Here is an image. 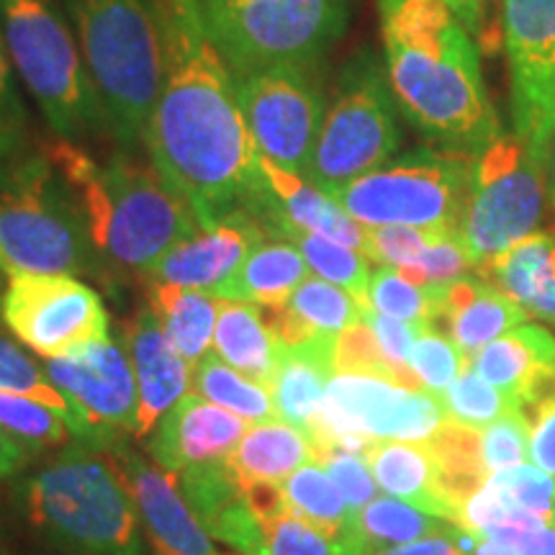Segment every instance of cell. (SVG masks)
<instances>
[{
    "mask_svg": "<svg viewBox=\"0 0 555 555\" xmlns=\"http://www.w3.org/2000/svg\"><path fill=\"white\" fill-rule=\"evenodd\" d=\"M165 29V80L144 147L201 229L249 211L266 193L260 150L240 108L237 86L193 0H159Z\"/></svg>",
    "mask_w": 555,
    "mask_h": 555,
    "instance_id": "obj_1",
    "label": "cell"
},
{
    "mask_svg": "<svg viewBox=\"0 0 555 555\" xmlns=\"http://www.w3.org/2000/svg\"><path fill=\"white\" fill-rule=\"evenodd\" d=\"M386 73L399 114L437 150L478 157L502 134L478 41L446 0H378Z\"/></svg>",
    "mask_w": 555,
    "mask_h": 555,
    "instance_id": "obj_2",
    "label": "cell"
},
{
    "mask_svg": "<svg viewBox=\"0 0 555 555\" xmlns=\"http://www.w3.org/2000/svg\"><path fill=\"white\" fill-rule=\"evenodd\" d=\"M52 159L78 191L95 253L111 266L150 273L172 247L201 229L191 206L165 183L155 165H142L121 152L99 168L73 142L57 144Z\"/></svg>",
    "mask_w": 555,
    "mask_h": 555,
    "instance_id": "obj_3",
    "label": "cell"
},
{
    "mask_svg": "<svg viewBox=\"0 0 555 555\" xmlns=\"http://www.w3.org/2000/svg\"><path fill=\"white\" fill-rule=\"evenodd\" d=\"M106 129L124 150L144 144L165 80L159 0H62Z\"/></svg>",
    "mask_w": 555,
    "mask_h": 555,
    "instance_id": "obj_4",
    "label": "cell"
},
{
    "mask_svg": "<svg viewBox=\"0 0 555 555\" xmlns=\"http://www.w3.org/2000/svg\"><path fill=\"white\" fill-rule=\"evenodd\" d=\"M21 515L41 540L69 555H142L137 504L119 468L80 446L18 486Z\"/></svg>",
    "mask_w": 555,
    "mask_h": 555,
    "instance_id": "obj_5",
    "label": "cell"
},
{
    "mask_svg": "<svg viewBox=\"0 0 555 555\" xmlns=\"http://www.w3.org/2000/svg\"><path fill=\"white\" fill-rule=\"evenodd\" d=\"M93 266L99 253L80 196L54 159H0V270L75 275L95 273Z\"/></svg>",
    "mask_w": 555,
    "mask_h": 555,
    "instance_id": "obj_6",
    "label": "cell"
},
{
    "mask_svg": "<svg viewBox=\"0 0 555 555\" xmlns=\"http://www.w3.org/2000/svg\"><path fill=\"white\" fill-rule=\"evenodd\" d=\"M0 34L13 69L65 142L106 127L57 0H0Z\"/></svg>",
    "mask_w": 555,
    "mask_h": 555,
    "instance_id": "obj_7",
    "label": "cell"
},
{
    "mask_svg": "<svg viewBox=\"0 0 555 555\" xmlns=\"http://www.w3.org/2000/svg\"><path fill=\"white\" fill-rule=\"evenodd\" d=\"M206 37L232 75L319 65L343 37L350 0H193Z\"/></svg>",
    "mask_w": 555,
    "mask_h": 555,
    "instance_id": "obj_8",
    "label": "cell"
},
{
    "mask_svg": "<svg viewBox=\"0 0 555 555\" xmlns=\"http://www.w3.org/2000/svg\"><path fill=\"white\" fill-rule=\"evenodd\" d=\"M399 106L376 52L352 54L339 69L304 178L335 193L397 157Z\"/></svg>",
    "mask_w": 555,
    "mask_h": 555,
    "instance_id": "obj_9",
    "label": "cell"
},
{
    "mask_svg": "<svg viewBox=\"0 0 555 555\" xmlns=\"http://www.w3.org/2000/svg\"><path fill=\"white\" fill-rule=\"evenodd\" d=\"M476 157L420 147L388 159L330 196L363 227L457 229L466 211Z\"/></svg>",
    "mask_w": 555,
    "mask_h": 555,
    "instance_id": "obj_10",
    "label": "cell"
},
{
    "mask_svg": "<svg viewBox=\"0 0 555 555\" xmlns=\"http://www.w3.org/2000/svg\"><path fill=\"white\" fill-rule=\"evenodd\" d=\"M547 206L545 155L519 134L502 131L476 157L474 183L457 234L476 266H483L540 232Z\"/></svg>",
    "mask_w": 555,
    "mask_h": 555,
    "instance_id": "obj_11",
    "label": "cell"
},
{
    "mask_svg": "<svg viewBox=\"0 0 555 555\" xmlns=\"http://www.w3.org/2000/svg\"><path fill=\"white\" fill-rule=\"evenodd\" d=\"M448 422L446 406L427 388H406L378 376L337 373L324 391L309 435L314 448L363 455L373 442H427Z\"/></svg>",
    "mask_w": 555,
    "mask_h": 555,
    "instance_id": "obj_12",
    "label": "cell"
},
{
    "mask_svg": "<svg viewBox=\"0 0 555 555\" xmlns=\"http://www.w3.org/2000/svg\"><path fill=\"white\" fill-rule=\"evenodd\" d=\"M240 108L260 155L304 178L327 95L319 65H273L234 75Z\"/></svg>",
    "mask_w": 555,
    "mask_h": 555,
    "instance_id": "obj_13",
    "label": "cell"
},
{
    "mask_svg": "<svg viewBox=\"0 0 555 555\" xmlns=\"http://www.w3.org/2000/svg\"><path fill=\"white\" fill-rule=\"evenodd\" d=\"M0 317L21 343L44 358L108 339V311L101 296L75 275L11 273Z\"/></svg>",
    "mask_w": 555,
    "mask_h": 555,
    "instance_id": "obj_14",
    "label": "cell"
},
{
    "mask_svg": "<svg viewBox=\"0 0 555 555\" xmlns=\"http://www.w3.org/2000/svg\"><path fill=\"white\" fill-rule=\"evenodd\" d=\"M47 376L73 406L80 446L111 450L119 433L134 435L139 388L127 350L114 339H95L60 358H47Z\"/></svg>",
    "mask_w": 555,
    "mask_h": 555,
    "instance_id": "obj_15",
    "label": "cell"
},
{
    "mask_svg": "<svg viewBox=\"0 0 555 555\" xmlns=\"http://www.w3.org/2000/svg\"><path fill=\"white\" fill-rule=\"evenodd\" d=\"M512 127L543 152L555 131V0H504Z\"/></svg>",
    "mask_w": 555,
    "mask_h": 555,
    "instance_id": "obj_16",
    "label": "cell"
},
{
    "mask_svg": "<svg viewBox=\"0 0 555 555\" xmlns=\"http://www.w3.org/2000/svg\"><path fill=\"white\" fill-rule=\"evenodd\" d=\"M270 234L247 211H237L211 229H198L150 270V281L168 286L204 291L217 296L221 286L237 273L249 249Z\"/></svg>",
    "mask_w": 555,
    "mask_h": 555,
    "instance_id": "obj_17",
    "label": "cell"
},
{
    "mask_svg": "<svg viewBox=\"0 0 555 555\" xmlns=\"http://www.w3.org/2000/svg\"><path fill=\"white\" fill-rule=\"evenodd\" d=\"M111 453L121 457L119 474L134 499L139 519L147 527L157 555H229L211 543L206 527L198 522L178 491L176 476L152 468L147 461L119 446L111 448Z\"/></svg>",
    "mask_w": 555,
    "mask_h": 555,
    "instance_id": "obj_18",
    "label": "cell"
},
{
    "mask_svg": "<svg viewBox=\"0 0 555 555\" xmlns=\"http://www.w3.org/2000/svg\"><path fill=\"white\" fill-rule=\"evenodd\" d=\"M260 165L268 180V191L249 211V217L258 219L270 237H281L283 227H298L365 253L367 227L352 219L335 196L317 189L296 172L278 168L268 157H260Z\"/></svg>",
    "mask_w": 555,
    "mask_h": 555,
    "instance_id": "obj_19",
    "label": "cell"
},
{
    "mask_svg": "<svg viewBox=\"0 0 555 555\" xmlns=\"http://www.w3.org/2000/svg\"><path fill=\"white\" fill-rule=\"evenodd\" d=\"M245 433L247 422L242 416L196 393L180 399L159 420L150 440V453L159 468L178 476L180 470L201 463L227 461Z\"/></svg>",
    "mask_w": 555,
    "mask_h": 555,
    "instance_id": "obj_20",
    "label": "cell"
},
{
    "mask_svg": "<svg viewBox=\"0 0 555 555\" xmlns=\"http://www.w3.org/2000/svg\"><path fill=\"white\" fill-rule=\"evenodd\" d=\"M470 371L538 412L555 393V335L525 322L470 356Z\"/></svg>",
    "mask_w": 555,
    "mask_h": 555,
    "instance_id": "obj_21",
    "label": "cell"
},
{
    "mask_svg": "<svg viewBox=\"0 0 555 555\" xmlns=\"http://www.w3.org/2000/svg\"><path fill=\"white\" fill-rule=\"evenodd\" d=\"M129 356L134 365L139 388V412L134 437L144 440L155 433L165 414L185 399L191 386V371L185 358L172 347L163 324L152 309L139 311L137 322L129 330Z\"/></svg>",
    "mask_w": 555,
    "mask_h": 555,
    "instance_id": "obj_22",
    "label": "cell"
},
{
    "mask_svg": "<svg viewBox=\"0 0 555 555\" xmlns=\"http://www.w3.org/2000/svg\"><path fill=\"white\" fill-rule=\"evenodd\" d=\"M335 345L337 335H317L301 345H278L275 373L268 391L283 422L309 433L324 391L337 376Z\"/></svg>",
    "mask_w": 555,
    "mask_h": 555,
    "instance_id": "obj_23",
    "label": "cell"
},
{
    "mask_svg": "<svg viewBox=\"0 0 555 555\" xmlns=\"http://www.w3.org/2000/svg\"><path fill=\"white\" fill-rule=\"evenodd\" d=\"M442 319L463 356H476L489 343L525 324L527 311L494 283L470 273L446 286Z\"/></svg>",
    "mask_w": 555,
    "mask_h": 555,
    "instance_id": "obj_24",
    "label": "cell"
},
{
    "mask_svg": "<svg viewBox=\"0 0 555 555\" xmlns=\"http://www.w3.org/2000/svg\"><path fill=\"white\" fill-rule=\"evenodd\" d=\"M478 275L502 288L512 301L555 327V232H535L478 266Z\"/></svg>",
    "mask_w": 555,
    "mask_h": 555,
    "instance_id": "obj_25",
    "label": "cell"
},
{
    "mask_svg": "<svg viewBox=\"0 0 555 555\" xmlns=\"http://www.w3.org/2000/svg\"><path fill=\"white\" fill-rule=\"evenodd\" d=\"M363 457L384 494L455 525V512L442 494L435 455L427 442H373Z\"/></svg>",
    "mask_w": 555,
    "mask_h": 555,
    "instance_id": "obj_26",
    "label": "cell"
},
{
    "mask_svg": "<svg viewBox=\"0 0 555 555\" xmlns=\"http://www.w3.org/2000/svg\"><path fill=\"white\" fill-rule=\"evenodd\" d=\"M309 266L294 242L283 237H266L249 249L237 273L221 286L214 298L245 301L255 307H286L294 291L309 278Z\"/></svg>",
    "mask_w": 555,
    "mask_h": 555,
    "instance_id": "obj_27",
    "label": "cell"
},
{
    "mask_svg": "<svg viewBox=\"0 0 555 555\" xmlns=\"http://www.w3.org/2000/svg\"><path fill=\"white\" fill-rule=\"evenodd\" d=\"M317 461L314 440L307 429L281 420L258 422L245 433L227 457L240 483L270 481L281 483L307 463Z\"/></svg>",
    "mask_w": 555,
    "mask_h": 555,
    "instance_id": "obj_28",
    "label": "cell"
},
{
    "mask_svg": "<svg viewBox=\"0 0 555 555\" xmlns=\"http://www.w3.org/2000/svg\"><path fill=\"white\" fill-rule=\"evenodd\" d=\"M214 347H217V356L242 376L255 380L262 388L270 386L275 373L278 343L270 335L260 307L219 298Z\"/></svg>",
    "mask_w": 555,
    "mask_h": 555,
    "instance_id": "obj_29",
    "label": "cell"
},
{
    "mask_svg": "<svg viewBox=\"0 0 555 555\" xmlns=\"http://www.w3.org/2000/svg\"><path fill=\"white\" fill-rule=\"evenodd\" d=\"M150 309L163 324L172 347L185 358V363L196 367L208 356L214 330H217L219 298L204 291L178 288L168 283H150Z\"/></svg>",
    "mask_w": 555,
    "mask_h": 555,
    "instance_id": "obj_30",
    "label": "cell"
},
{
    "mask_svg": "<svg viewBox=\"0 0 555 555\" xmlns=\"http://www.w3.org/2000/svg\"><path fill=\"white\" fill-rule=\"evenodd\" d=\"M437 463L440 489L455 512V525L461 519L463 504L486 483V466L481 457V433L446 422L433 440H427Z\"/></svg>",
    "mask_w": 555,
    "mask_h": 555,
    "instance_id": "obj_31",
    "label": "cell"
},
{
    "mask_svg": "<svg viewBox=\"0 0 555 555\" xmlns=\"http://www.w3.org/2000/svg\"><path fill=\"white\" fill-rule=\"evenodd\" d=\"M450 527L455 525L391 496H376L371 504L356 512V532L376 553L384 547L414 543V540L437 535V532H448Z\"/></svg>",
    "mask_w": 555,
    "mask_h": 555,
    "instance_id": "obj_32",
    "label": "cell"
},
{
    "mask_svg": "<svg viewBox=\"0 0 555 555\" xmlns=\"http://www.w3.org/2000/svg\"><path fill=\"white\" fill-rule=\"evenodd\" d=\"M191 384L198 397H204L227 412L242 416L245 422H268L275 416L273 399L268 388L242 376L232 365H227L217 352H208L201 363L193 367Z\"/></svg>",
    "mask_w": 555,
    "mask_h": 555,
    "instance_id": "obj_33",
    "label": "cell"
},
{
    "mask_svg": "<svg viewBox=\"0 0 555 555\" xmlns=\"http://www.w3.org/2000/svg\"><path fill=\"white\" fill-rule=\"evenodd\" d=\"M281 237L294 242L298 253L307 260L311 273L335 283L339 288L350 291L367 309V283H371L373 275V260L365 253L339 245L335 240L319 237V234L298 227H283Z\"/></svg>",
    "mask_w": 555,
    "mask_h": 555,
    "instance_id": "obj_34",
    "label": "cell"
},
{
    "mask_svg": "<svg viewBox=\"0 0 555 555\" xmlns=\"http://www.w3.org/2000/svg\"><path fill=\"white\" fill-rule=\"evenodd\" d=\"M268 555H376L356 530H330L296 515L262 519Z\"/></svg>",
    "mask_w": 555,
    "mask_h": 555,
    "instance_id": "obj_35",
    "label": "cell"
},
{
    "mask_svg": "<svg viewBox=\"0 0 555 555\" xmlns=\"http://www.w3.org/2000/svg\"><path fill=\"white\" fill-rule=\"evenodd\" d=\"M286 307L309 335H343L365 317V307L350 291L317 275H309L294 291Z\"/></svg>",
    "mask_w": 555,
    "mask_h": 555,
    "instance_id": "obj_36",
    "label": "cell"
},
{
    "mask_svg": "<svg viewBox=\"0 0 555 555\" xmlns=\"http://www.w3.org/2000/svg\"><path fill=\"white\" fill-rule=\"evenodd\" d=\"M283 494H286L288 515L304 517L330 530H356V512L350 509L319 461H311L291 474Z\"/></svg>",
    "mask_w": 555,
    "mask_h": 555,
    "instance_id": "obj_37",
    "label": "cell"
},
{
    "mask_svg": "<svg viewBox=\"0 0 555 555\" xmlns=\"http://www.w3.org/2000/svg\"><path fill=\"white\" fill-rule=\"evenodd\" d=\"M442 301L446 286H416L393 268L373 270L367 283V309L404 322L435 324L442 317Z\"/></svg>",
    "mask_w": 555,
    "mask_h": 555,
    "instance_id": "obj_38",
    "label": "cell"
},
{
    "mask_svg": "<svg viewBox=\"0 0 555 555\" xmlns=\"http://www.w3.org/2000/svg\"><path fill=\"white\" fill-rule=\"evenodd\" d=\"M437 397L446 406L448 422L476 429V433H483L486 427L494 425L496 420H502L506 414L522 412L515 397H509L502 388L491 386L489 380H483L470 367L463 371L455 384H450Z\"/></svg>",
    "mask_w": 555,
    "mask_h": 555,
    "instance_id": "obj_39",
    "label": "cell"
},
{
    "mask_svg": "<svg viewBox=\"0 0 555 555\" xmlns=\"http://www.w3.org/2000/svg\"><path fill=\"white\" fill-rule=\"evenodd\" d=\"M0 393H16V397L37 399L41 404L57 409L60 414L67 416L69 425H73L75 440L80 437L78 416H75L73 406L60 393V388L47 376L44 365H39L5 330H0Z\"/></svg>",
    "mask_w": 555,
    "mask_h": 555,
    "instance_id": "obj_40",
    "label": "cell"
},
{
    "mask_svg": "<svg viewBox=\"0 0 555 555\" xmlns=\"http://www.w3.org/2000/svg\"><path fill=\"white\" fill-rule=\"evenodd\" d=\"M0 425L24 442L31 453L62 448L75 437L65 414L37 399L16 397V393H0Z\"/></svg>",
    "mask_w": 555,
    "mask_h": 555,
    "instance_id": "obj_41",
    "label": "cell"
},
{
    "mask_svg": "<svg viewBox=\"0 0 555 555\" xmlns=\"http://www.w3.org/2000/svg\"><path fill=\"white\" fill-rule=\"evenodd\" d=\"M466 358L453 339L435 330V324H425L414 343L409 365L427 391L442 393L466 371Z\"/></svg>",
    "mask_w": 555,
    "mask_h": 555,
    "instance_id": "obj_42",
    "label": "cell"
},
{
    "mask_svg": "<svg viewBox=\"0 0 555 555\" xmlns=\"http://www.w3.org/2000/svg\"><path fill=\"white\" fill-rule=\"evenodd\" d=\"M483 489L512 509L540 512V515L555 512V478L532 463L499 470L486 478Z\"/></svg>",
    "mask_w": 555,
    "mask_h": 555,
    "instance_id": "obj_43",
    "label": "cell"
},
{
    "mask_svg": "<svg viewBox=\"0 0 555 555\" xmlns=\"http://www.w3.org/2000/svg\"><path fill=\"white\" fill-rule=\"evenodd\" d=\"M450 229H422V227H367L365 255L384 268H409L435 245Z\"/></svg>",
    "mask_w": 555,
    "mask_h": 555,
    "instance_id": "obj_44",
    "label": "cell"
},
{
    "mask_svg": "<svg viewBox=\"0 0 555 555\" xmlns=\"http://www.w3.org/2000/svg\"><path fill=\"white\" fill-rule=\"evenodd\" d=\"M530 416L525 412H512L486 427L481 433L486 474L494 476L499 470L530 463Z\"/></svg>",
    "mask_w": 555,
    "mask_h": 555,
    "instance_id": "obj_45",
    "label": "cell"
},
{
    "mask_svg": "<svg viewBox=\"0 0 555 555\" xmlns=\"http://www.w3.org/2000/svg\"><path fill=\"white\" fill-rule=\"evenodd\" d=\"M363 322L371 327L373 337H376V343L380 347V356H384L386 363L393 367L399 384L406 388H425L420 384V378L414 376L412 365H409V360H412L414 343H416V337H420V332L425 330V324L404 322V319L378 314V311H373V309H365Z\"/></svg>",
    "mask_w": 555,
    "mask_h": 555,
    "instance_id": "obj_46",
    "label": "cell"
},
{
    "mask_svg": "<svg viewBox=\"0 0 555 555\" xmlns=\"http://www.w3.org/2000/svg\"><path fill=\"white\" fill-rule=\"evenodd\" d=\"M317 461L327 470L352 512H360L365 504L376 499L378 483L360 453H352V450L345 448H319Z\"/></svg>",
    "mask_w": 555,
    "mask_h": 555,
    "instance_id": "obj_47",
    "label": "cell"
},
{
    "mask_svg": "<svg viewBox=\"0 0 555 555\" xmlns=\"http://www.w3.org/2000/svg\"><path fill=\"white\" fill-rule=\"evenodd\" d=\"M335 367L337 373H360V376H378L399 384L393 367L380 356V347L365 322L345 330L337 335L335 345ZM401 386V384H399Z\"/></svg>",
    "mask_w": 555,
    "mask_h": 555,
    "instance_id": "obj_48",
    "label": "cell"
},
{
    "mask_svg": "<svg viewBox=\"0 0 555 555\" xmlns=\"http://www.w3.org/2000/svg\"><path fill=\"white\" fill-rule=\"evenodd\" d=\"M425 273L429 286H448V283L457 281V278L476 273V260L470 258L468 247L463 245L457 229L442 234L433 247L416 260V266Z\"/></svg>",
    "mask_w": 555,
    "mask_h": 555,
    "instance_id": "obj_49",
    "label": "cell"
},
{
    "mask_svg": "<svg viewBox=\"0 0 555 555\" xmlns=\"http://www.w3.org/2000/svg\"><path fill=\"white\" fill-rule=\"evenodd\" d=\"M478 535L455 525L448 532H437V535L414 540V543L384 547L376 555H466L474 551Z\"/></svg>",
    "mask_w": 555,
    "mask_h": 555,
    "instance_id": "obj_50",
    "label": "cell"
},
{
    "mask_svg": "<svg viewBox=\"0 0 555 555\" xmlns=\"http://www.w3.org/2000/svg\"><path fill=\"white\" fill-rule=\"evenodd\" d=\"M530 463L555 478V393L530 420Z\"/></svg>",
    "mask_w": 555,
    "mask_h": 555,
    "instance_id": "obj_51",
    "label": "cell"
},
{
    "mask_svg": "<svg viewBox=\"0 0 555 555\" xmlns=\"http://www.w3.org/2000/svg\"><path fill=\"white\" fill-rule=\"evenodd\" d=\"M0 121L11 124V127L26 129V111L21 106L16 86H13L11 60L5 52L3 34H0Z\"/></svg>",
    "mask_w": 555,
    "mask_h": 555,
    "instance_id": "obj_52",
    "label": "cell"
},
{
    "mask_svg": "<svg viewBox=\"0 0 555 555\" xmlns=\"http://www.w3.org/2000/svg\"><path fill=\"white\" fill-rule=\"evenodd\" d=\"M31 450L0 425V478H13L31 461Z\"/></svg>",
    "mask_w": 555,
    "mask_h": 555,
    "instance_id": "obj_53",
    "label": "cell"
},
{
    "mask_svg": "<svg viewBox=\"0 0 555 555\" xmlns=\"http://www.w3.org/2000/svg\"><path fill=\"white\" fill-rule=\"evenodd\" d=\"M512 547H515L517 555H555V512L547 517L545 525L527 532Z\"/></svg>",
    "mask_w": 555,
    "mask_h": 555,
    "instance_id": "obj_54",
    "label": "cell"
},
{
    "mask_svg": "<svg viewBox=\"0 0 555 555\" xmlns=\"http://www.w3.org/2000/svg\"><path fill=\"white\" fill-rule=\"evenodd\" d=\"M446 3H448V9L455 13V18L466 26L470 37H474L476 41H481L486 34L483 0H446Z\"/></svg>",
    "mask_w": 555,
    "mask_h": 555,
    "instance_id": "obj_55",
    "label": "cell"
},
{
    "mask_svg": "<svg viewBox=\"0 0 555 555\" xmlns=\"http://www.w3.org/2000/svg\"><path fill=\"white\" fill-rule=\"evenodd\" d=\"M21 142H24V129L0 121V159L16 155L21 150Z\"/></svg>",
    "mask_w": 555,
    "mask_h": 555,
    "instance_id": "obj_56",
    "label": "cell"
},
{
    "mask_svg": "<svg viewBox=\"0 0 555 555\" xmlns=\"http://www.w3.org/2000/svg\"><path fill=\"white\" fill-rule=\"evenodd\" d=\"M474 555H517V551L512 545L502 543V540L478 538V543L474 547Z\"/></svg>",
    "mask_w": 555,
    "mask_h": 555,
    "instance_id": "obj_57",
    "label": "cell"
},
{
    "mask_svg": "<svg viewBox=\"0 0 555 555\" xmlns=\"http://www.w3.org/2000/svg\"><path fill=\"white\" fill-rule=\"evenodd\" d=\"M545 176H547V198H551V206L555 208V131L551 137V144H547Z\"/></svg>",
    "mask_w": 555,
    "mask_h": 555,
    "instance_id": "obj_58",
    "label": "cell"
},
{
    "mask_svg": "<svg viewBox=\"0 0 555 555\" xmlns=\"http://www.w3.org/2000/svg\"><path fill=\"white\" fill-rule=\"evenodd\" d=\"M0 555H5V553H3V543H0Z\"/></svg>",
    "mask_w": 555,
    "mask_h": 555,
    "instance_id": "obj_59",
    "label": "cell"
}]
</instances>
